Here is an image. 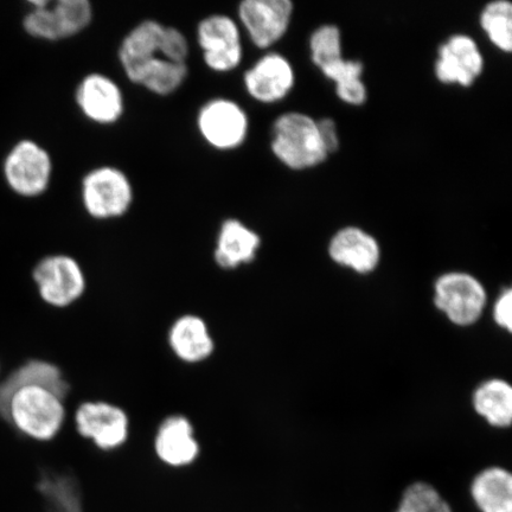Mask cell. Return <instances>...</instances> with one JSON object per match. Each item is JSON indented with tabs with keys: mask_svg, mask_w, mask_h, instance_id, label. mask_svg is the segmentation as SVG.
<instances>
[{
	"mask_svg": "<svg viewBox=\"0 0 512 512\" xmlns=\"http://www.w3.org/2000/svg\"><path fill=\"white\" fill-rule=\"evenodd\" d=\"M293 15L291 0H243L238 8V23L254 47L267 50L286 36Z\"/></svg>",
	"mask_w": 512,
	"mask_h": 512,
	"instance_id": "30bf717a",
	"label": "cell"
},
{
	"mask_svg": "<svg viewBox=\"0 0 512 512\" xmlns=\"http://www.w3.org/2000/svg\"><path fill=\"white\" fill-rule=\"evenodd\" d=\"M196 40L204 64L214 73L226 74L243 60L242 30L233 17L222 14L203 18L197 25Z\"/></svg>",
	"mask_w": 512,
	"mask_h": 512,
	"instance_id": "52a82bcc",
	"label": "cell"
},
{
	"mask_svg": "<svg viewBox=\"0 0 512 512\" xmlns=\"http://www.w3.org/2000/svg\"><path fill=\"white\" fill-rule=\"evenodd\" d=\"M69 383L53 363L30 360L0 383V418L37 441L54 439L66 419Z\"/></svg>",
	"mask_w": 512,
	"mask_h": 512,
	"instance_id": "6da1fadb",
	"label": "cell"
},
{
	"mask_svg": "<svg viewBox=\"0 0 512 512\" xmlns=\"http://www.w3.org/2000/svg\"><path fill=\"white\" fill-rule=\"evenodd\" d=\"M337 98L345 105L360 107L368 100V88L363 79L352 80L335 86Z\"/></svg>",
	"mask_w": 512,
	"mask_h": 512,
	"instance_id": "f1b7e54d",
	"label": "cell"
},
{
	"mask_svg": "<svg viewBox=\"0 0 512 512\" xmlns=\"http://www.w3.org/2000/svg\"><path fill=\"white\" fill-rule=\"evenodd\" d=\"M80 112L94 124H117L125 114V96L110 76L91 73L83 76L75 91Z\"/></svg>",
	"mask_w": 512,
	"mask_h": 512,
	"instance_id": "5bb4252c",
	"label": "cell"
},
{
	"mask_svg": "<svg viewBox=\"0 0 512 512\" xmlns=\"http://www.w3.org/2000/svg\"><path fill=\"white\" fill-rule=\"evenodd\" d=\"M169 344L179 360L187 363L206 361L215 349L206 322L194 315L176 320L169 332Z\"/></svg>",
	"mask_w": 512,
	"mask_h": 512,
	"instance_id": "d6986e66",
	"label": "cell"
},
{
	"mask_svg": "<svg viewBox=\"0 0 512 512\" xmlns=\"http://www.w3.org/2000/svg\"><path fill=\"white\" fill-rule=\"evenodd\" d=\"M317 120L320 138H322L325 150L329 153V156L334 155L341 147L336 121L328 117Z\"/></svg>",
	"mask_w": 512,
	"mask_h": 512,
	"instance_id": "4dcf8cb0",
	"label": "cell"
},
{
	"mask_svg": "<svg viewBox=\"0 0 512 512\" xmlns=\"http://www.w3.org/2000/svg\"><path fill=\"white\" fill-rule=\"evenodd\" d=\"M4 176L17 195L34 198L49 189L53 176V159L34 140H22L5 159Z\"/></svg>",
	"mask_w": 512,
	"mask_h": 512,
	"instance_id": "ba28073f",
	"label": "cell"
},
{
	"mask_svg": "<svg viewBox=\"0 0 512 512\" xmlns=\"http://www.w3.org/2000/svg\"><path fill=\"white\" fill-rule=\"evenodd\" d=\"M165 27L166 25L156 19H144L123 38L118 50V59L128 80L144 64L157 59V57H162Z\"/></svg>",
	"mask_w": 512,
	"mask_h": 512,
	"instance_id": "ac0fdd59",
	"label": "cell"
},
{
	"mask_svg": "<svg viewBox=\"0 0 512 512\" xmlns=\"http://www.w3.org/2000/svg\"><path fill=\"white\" fill-rule=\"evenodd\" d=\"M479 25L489 42L502 53L512 50V4L509 0H492L479 14Z\"/></svg>",
	"mask_w": 512,
	"mask_h": 512,
	"instance_id": "603a6c76",
	"label": "cell"
},
{
	"mask_svg": "<svg viewBox=\"0 0 512 512\" xmlns=\"http://www.w3.org/2000/svg\"><path fill=\"white\" fill-rule=\"evenodd\" d=\"M75 422L81 437L92 440L102 451L117 450L128 438V416L111 403H82L75 414Z\"/></svg>",
	"mask_w": 512,
	"mask_h": 512,
	"instance_id": "4fadbf2b",
	"label": "cell"
},
{
	"mask_svg": "<svg viewBox=\"0 0 512 512\" xmlns=\"http://www.w3.org/2000/svg\"><path fill=\"white\" fill-rule=\"evenodd\" d=\"M41 298L55 307H67L86 291V277L72 256L56 254L42 259L32 272Z\"/></svg>",
	"mask_w": 512,
	"mask_h": 512,
	"instance_id": "8fae6325",
	"label": "cell"
},
{
	"mask_svg": "<svg viewBox=\"0 0 512 512\" xmlns=\"http://www.w3.org/2000/svg\"><path fill=\"white\" fill-rule=\"evenodd\" d=\"M471 497L480 512H512V476L491 466L480 471L471 484Z\"/></svg>",
	"mask_w": 512,
	"mask_h": 512,
	"instance_id": "ffe728a7",
	"label": "cell"
},
{
	"mask_svg": "<svg viewBox=\"0 0 512 512\" xmlns=\"http://www.w3.org/2000/svg\"><path fill=\"white\" fill-rule=\"evenodd\" d=\"M473 408L492 427L508 428L512 422V387L501 379L480 384L473 393Z\"/></svg>",
	"mask_w": 512,
	"mask_h": 512,
	"instance_id": "44dd1931",
	"label": "cell"
},
{
	"mask_svg": "<svg viewBox=\"0 0 512 512\" xmlns=\"http://www.w3.org/2000/svg\"><path fill=\"white\" fill-rule=\"evenodd\" d=\"M325 79L335 83V86L352 80L363 79L364 64L360 60L343 59L330 64V66L319 70Z\"/></svg>",
	"mask_w": 512,
	"mask_h": 512,
	"instance_id": "83f0119b",
	"label": "cell"
},
{
	"mask_svg": "<svg viewBox=\"0 0 512 512\" xmlns=\"http://www.w3.org/2000/svg\"><path fill=\"white\" fill-rule=\"evenodd\" d=\"M293 64L278 51H268L243 74V87L251 98L262 105L283 101L296 87Z\"/></svg>",
	"mask_w": 512,
	"mask_h": 512,
	"instance_id": "7c38bea8",
	"label": "cell"
},
{
	"mask_svg": "<svg viewBox=\"0 0 512 512\" xmlns=\"http://www.w3.org/2000/svg\"><path fill=\"white\" fill-rule=\"evenodd\" d=\"M155 450L166 465L181 467L194 463L200 454V444L189 419L183 415L166 418L158 428Z\"/></svg>",
	"mask_w": 512,
	"mask_h": 512,
	"instance_id": "e0dca14e",
	"label": "cell"
},
{
	"mask_svg": "<svg viewBox=\"0 0 512 512\" xmlns=\"http://www.w3.org/2000/svg\"><path fill=\"white\" fill-rule=\"evenodd\" d=\"M309 50L310 59L318 70L343 59V36L338 25L326 23L313 30Z\"/></svg>",
	"mask_w": 512,
	"mask_h": 512,
	"instance_id": "cb8c5ba5",
	"label": "cell"
},
{
	"mask_svg": "<svg viewBox=\"0 0 512 512\" xmlns=\"http://www.w3.org/2000/svg\"><path fill=\"white\" fill-rule=\"evenodd\" d=\"M38 489L46 498L50 511L81 512L79 492L72 478L46 475L38 484Z\"/></svg>",
	"mask_w": 512,
	"mask_h": 512,
	"instance_id": "d4e9b609",
	"label": "cell"
},
{
	"mask_svg": "<svg viewBox=\"0 0 512 512\" xmlns=\"http://www.w3.org/2000/svg\"><path fill=\"white\" fill-rule=\"evenodd\" d=\"M23 19L31 37L48 42L69 40L88 29L94 9L88 0H35Z\"/></svg>",
	"mask_w": 512,
	"mask_h": 512,
	"instance_id": "3957f363",
	"label": "cell"
},
{
	"mask_svg": "<svg viewBox=\"0 0 512 512\" xmlns=\"http://www.w3.org/2000/svg\"><path fill=\"white\" fill-rule=\"evenodd\" d=\"M494 319L499 328L511 332L512 330V291L511 288H504L499 293L494 305Z\"/></svg>",
	"mask_w": 512,
	"mask_h": 512,
	"instance_id": "f546056e",
	"label": "cell"
},
{
	"mask_svg": "<svg viewBox=\"0 0 512 512\" xmlns=\"http://www.w3.org/2000/svg\"><path fill=\"white\" fill-rule=\"evenodd\" d=\"M270 147L273 156L292 171L315 169L330 157L320 138L318 120L299 111L285 112L273 121Z\"/></svg>",
	"mask_w": 512,
	"mask_h": 512,
	"instance_id": "7a4b0ae2",
	"label": "cell"
},
{
	"mask_svg": "<svg viewBox=\"0 0 512 512\" xmlns=\"http://www.w3.org/2000/svg\"><path fill=\"white\" fill-rule=\"evenodd\" d=\"M190 47L187 36L174 27H165L162 40V57L176 63H187Z\"/></svg>",
	"mask_w": 512,
	"mask_h": 512,
	"instance_id": "4316f807",
	"label": "cell"
},
{
	"mask_svg": "<svg viewBox=\"0 0 512 512\" xmlns=\"http://www.w3.org/2000/svg\"><path fill=\"white\" fill-rule=\"evenodd\" d=\"M196 125L198 133L210 147L229 152L240 149L247 142L251 121L239 102L215 98L200 108Z\"/></svg>",
	"mask_w": 512,
	"mask_h": 512,
	"instance_id": "8992f818",
	"label": "cell"
},
{
	"mask_svg": "<svg viewBox=\"0 0 512 512\" xmlns=\"http://www.w3.org/2000/svg\"><path fill=\"white\" fill-rule=\"evenodd\" d=\"M328 254L336 265L362 275L373 273L382 258L380 242L357 226L338 229L330 239Z\"/></svg>",
	"mask_w": 512,
	"mask_h": 512,
	"instance_id": "9a60e30c",
	"label": "cell"
},
{
	"mask_svg": "<svg viewBox=\"0 0 512 512\" xmlns=\"http://www.w3.org/2000/svg\"><path fill=\"white\" fill-rule=\"evenodd\" d=\"M485 70V56L478 42L469 34L448 36L437 50L434 75L445 86L469 88Z\"/></svg>",
	"mask_w": 512,
	"mask_h": 512,
	"instance_id": "9c48e42d",
	"label": "cell"
},
{
	"mask_svg": "<svg viewBox=\"0 0 512 512\" xmlns=\"http://www.w3.org/2000/svg\"><path fill=\"white\" fill-rule=\"evenodd\" d=\"M81 201L86 213L94 220L120 219L132 208L133 184L117 166H98L82 179Z\"/></svg>",
	"mask_w": 512,
	"mask_h": 512,
	"instance_id": "277c9868",
	"label": "cell"
},
{
	"mask_svg": "<svg viewBox=\"0 0 512 512\" xmlns=\"http://www.w3.org/2000/svg\"><path fill=\"white\" fill-rule=\"evenodd\" d=\"M188 63H176L157 57L144 64L130 81L159 96L174 94L188 79Z\"/></svg>",
	"mask_w": 512,
	"mask_h": 512,
	"instance_id": "7402d4cb",
	"label": "cell"
},
{
	"mask_svg": "<svg viewBox=\"0 0 512 512\" xmlns=\"http://www.w3.org/2000/svg\"><path fill=\"white\" fill-rule=\"evenodd\" d=\"M261 248V236L239 219H226L217 235L214 259L222 270L252 264Z\"/></svg>",
	"mask_w": 512,
	"mask_h": 512,
	"instance_id": "2e32d148",
	"label": "cell"
},
{
	"mask_svg": "<svg viewBox=\"0 0 512 512\" xmlns=\"http://www.w3.org/2000/svg\"><path fill=\"white\" fill-rule=\"evenodd\" d=\"M488 303V293L470 273L447 272L434 283V305L458 326H471L482 317Z\"/></svg>",
	"mask_w": 512,
	"mask_h": 512,
	"instance_id": "5b68a950",
	"label": "cell"
},
{
	"mask_svg": "<svg viewBox=\"0 0 512 512\" xmlns=\"http://www.w3.org/2000/svg\"><path fill=\"white\" fill-rule=\"evenodd\" d=\"M395 512H453L451 505L431 484L424 482L409 485L403 492Z\"/></svg>",
	"mask_w": 512,
	"mask_h": 512,
	"instance_id": "484cf974",
	"label": "cell"
}]
</instances>
